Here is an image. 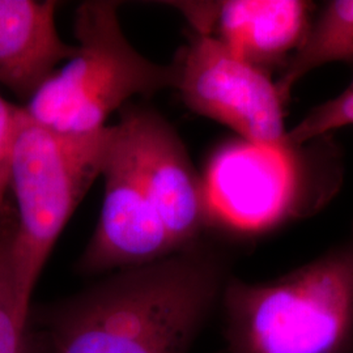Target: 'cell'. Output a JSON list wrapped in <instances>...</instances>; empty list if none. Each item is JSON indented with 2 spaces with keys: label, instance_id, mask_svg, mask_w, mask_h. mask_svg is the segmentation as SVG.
<instances>
[{
  "label": "cell",
  "instance_id": "13",
  "mask_svg": "<svg viewBox=\"0 0 353 353\" xmlns=\"http://www.w3.org/2000/svg\"><path fill=\"white\" fill-rule=\"evenodd\" d=\"M353 125V87H348L338 97L319 105L303 121L287 132V143L301 147L314 141L327 132Z\"/></svg>",
  "mask_w": 353,
  "mask_h": 353
},
{
  "label": "cell",
  "instance_id": "11",
  "mask_svg": "<svg viewBox=\"0 0 353 353\" xmlns=\"http://www.w3.org/2000/svg\"><path fill=\"white\" fill-rule=\"evenodd\" d=\"M353 59V0L330 1L309 26L303 43L283 67L276 81L288 101L292 88L321 65Z\"/></svg>",
  "mask_w": 353,
  "mask_h": 353
},
{
  "label": "cell",
  "instance_id": "9",
  "mask_svg": "<svg viewBox=\"0 0 353 353\" xmlns=\"http://www.w3.org/2000/svg\"><path fill=\"white\" fill-rule=\"evenodd\" d=\"M57 1L0 0V85L28 101L75 54L55 24Z\"/></svg>",
  "mask_w": 353,
  "mask_h": 353
},
{
  "label": "cell",
  "instance_id": "12",
  "mask_svg": "<svg viewBox=\"0 0 353 353\" xmlns=\"http://www.w3.org/2000/svg\"><path fill=\"white\" fill-rule=\"evenodd\" d=\"M16 216L0 223V353H23L28 313L23 309L14 280L12 243Z\"/></svg>",
  "mask_w": 353,
  "mask_h": 353
},
{
  "label": "cell",
  "instance_id": "8",
  "mask_svg": "<svg viewBox=\"0 0 353 353\" xmlns=\"http://www.w3.org/2000/svg\"><path fill=\"white\" fill-rule=\"evenodd\" d=\"M121 123L154 211L174 252L188 250L212 225L203 176L176 130L152 109L128 108Z\"/></svg>",
  "mask_w": 353,
  "mask_h": 353
},
{
  "label": "cell",
  "instance_id": "7",
  "mask_svg": "<svg viewBox=\"0 0 353 353\" xmlns=\"http://www.w3.org/2000/svg\"><path fill=\"white\" fill-rule=\"evenodd\" d=\"M101 176V214L79 261V271L93 275L126 270L176 254L154 211L121 122L108 127Z\"/></svg>",
  "mask_w": 353,
  "mask_h": 353
},
{
  "label": "cell",
  "instance_id": "15",
  "mask_svg": "<svg viewBox=\"0 0 353 353\" xmlns=\"http://www.w3.org/2000/svg\"><path fill=\"white\" fill-rule=\"evenodd\" d=\"M351 87H353V80H352V83H351Z\"/></svg>",
  "mask_w": 353,
  "mask_h": 353
},
{
  "label": "cell",
  "instance_id": "2",
  "mask_svg": "<svg viewBox=\"0 0 353 353\" xmlns=\"http://www.w3.org/2000/svg\"><path fill=\"white\" fill-rule=\"evenodd\" d=\"M228 353H353V234L267 283L228 280Z\"/></svg>",
  "mask_w": 353,
  "mask_h": 353
},
{
  "label": "cell",
  "instance_id": "10",
  "mask_svg": "<svg viewBox=\"0 0 353 353\" xmlns=\"http://www.w3.org/2000/svg\"><path fill=\"white\" fill-rule=\"evenodd\" d=\"M310 3L300 0L214 1L211 36L262 70L290 61L309 29Z\"/></svg>",
  "mask_w": 353,
  "mask_h": 353
},
{
  "label": "cell",
  "instance_id": "4",
  "mask_svg": "<svg viewBox=\"0 0 353 353\" xmlns=\"http://www.w3.org/2000/svg\"><path fill=\"white\" fill-rule=\"evenodd\" d=\"M108 127L93 135H62L34 123L24 112L10 190L17 205L13 271L19 300L28 314L32 293L55 242L101 176Z\"/></svg>",
  "mask_w": 353,
  "mask_h": 353
},
{
  "label": "cell",
  "instance_id": "14",
  "mask_svg": "<svg viewBox=\"0 0 353 353\" xmlns=\"http://www.w3.org/2000/svg\"><path fill=\"white\" fill-rule=\"evenodd\" d=\"M23 117V106L4 100L0 93V223L12 212L7 194L11 186L13 154Z\"/></svg>",
  "mask_w": 353,
  "mask_h": 353
},
{
  "label": "cell",
  "instance_id": "6",
  "mask_svg": "<svg viewBox=\"0 0 353 353\" xmlns=\"http://www.w3.org/2000/svg\"><path fill=\"white\" fill-rule=\"evenodd\" d=\"M299 148L240 139L217 150L203 176L212 224L261 233L299 214L303 189Z\"/></svg>",
  "mask_w": 353,
  "mask_h": 353
},
{
  "label": "cell",
  "instance_id": "1",
  "mask_svg": "<svg viewBox=\"0 0 353 353\" xmlns=\"http://www.w3.org/2000/svg\"><path fill=\"white\" fill-rule=\"evenodd\" d=\"M227 281L199 243L122 270L51 310L49 353H189Z\"/></svg>",
  "mask_w": 353,
  "mask_h": 353
},
{
  "label": "cell",
  "instance_id": "5",
  "mask_svg": "<svg viewBox=\"0 0 353 353\" xmlns=\"http://www.w3.org/2000/svg\"><path fill=\"white\" fill-rule=\"evenodd\" d=\"M176 89L194 113L270 148L287 143L283 97L270 72L229 50L217 38L196 34L176 61Z\"/></svg>",
  "mask_w": 353,
  "mask_h": 353
},
{
  "label": "cell",
  "instance_id": "3",
  "mask_svg": "<svg viewBox=\"0 0 353 353\" xmlns=\"http://www.w3.org/2000/svg\"><path fill=\"white\" fill-rule=\"evenodd\" d=\"M75 36V54L23 106L39 126L70 137L93 135L132 97L176 88V64L152 62L128 42L118 3L80 4Z\"/></svg>",
  "mask_w": 353,
  "mask_h": 353
}]
</instances>
